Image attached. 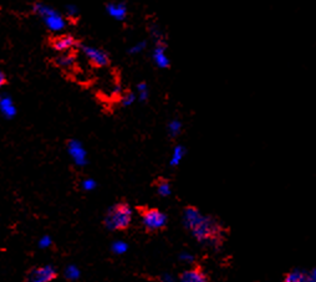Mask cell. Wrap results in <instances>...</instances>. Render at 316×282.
Returning <instances> with one entry per match:
<instances>
[{"label":"cell","mask_w":316,"mask_h":282,"mask_svg":"<svg viewBox=\"0 0 316 282\" xmlns=\"http://www.w3.org/2000/svg\"><path fill=\"white\" fill-rule=\"evenodd\" d=\"M184 228L188 229L198 242L218 247L223 239V228L216 219L207 216L195 207H187L183 210Z\"/></svg>","instance_id":"6da1fadb"},{"label":"cell","mask_w":316,"mask_h":282,"mask_svg":"<svg viewBox=\"0 0 316 282\" xmlns=\"http://www.w3.org/2000/svg\"><path fill=\"white\" fill-rule=\"evenodd\" d=\"M132 218L131 205L126 202H119L108 208L103 224L110 231H123L130 228Z\"/></svg>","instance_id":"7a4b0ae2"},{"label":"cell","mask_w":316,"mask_h":282,"mask_svg":"<svg viewBox=\"0 0 316 282\" xmlns=\"http://www.w3.org/2000/svg\"><path fill=\"white\" fill-rule=\"evenodd\" d=\"M33 10L36 15L43 19L44 24L50 31L60 32L66 27V20L62 18L61 14L57 13L54 8L45 3L36 1L33 6Z\"/></svg>","instance_id":"3957f363"},{"label":"cell","mask_w":316,"mask_h":282,"mask_svg":"<svg viewBox=\"0 0 316 282\" xmlns=\"http://www.w3.org/2000/svg\"><path fill=\"white\" fill-rule=\"evenodd\" d=\"M137 209L140 212L142 225L149 233H157V231L163 230L167 226V215L161 212L160 209L147 207H140Z\"/></svg>","instance_id":"277c9868"},{"label":"cell","mask_w":316,"mask_h":282,"mask_svg":"<svg viewBox=\"0 0 316 282\" xmlns=\"http://www.w3.org/2000/svg\"><path fill=\"white\" fill-rule=\"evenodd\" d=\"M57 270L52 265L34 267L26 275V282H52L56 280Z\"/></svg>","instance_id":"5b68a950"},{"label":"cell","mask_w":316,"mask_h":282,"mask_svg":"<svg viewBox=\"0 0 316 282\" xmlns=\"http://www.w3.org/2000/svg\"><path fill=\"white\" fill-rule=\"evenodd\" d=\"M80 48H81L82 54L87 57L90 62L97 68H105L107 66L108 62H110V57H108V54L101 48L96 47V46L87 45V44H81L80 45Z\"/></svg>","instance_id":"8992f818"},{"label":"cell","mask_w":316,"mask_h":282,"mask_svg":"<svg viewBox=\"0 0 316 282\" xmlns=\"http://www.w3.org/2000/svg\"><path fill=\"white\" fill-rule=\"evenodd\" d=\"M68 153L71 161L77 167H85L89 162L87 159V151L84 144L77 140H70L68 143Z\"/></svg>","instance_id":"52a82bcc"},{"label":"cell","mask_w":316,"mask_h":282,"mask_svg":"<svg viewBox=\"0 0 316 282\" xmlns=\"http://www.w3.org/2000/svg\"><path fill=\"white\" fill-rule=\"evenodd\" d=\"M166 50H167V46H166L162 41H158L157 45L154 46L153 52H152V59H153V62L156 64L157 68H170V57H168Z\"/></svg>","instance_id":"ba28073f"},{"label":"cell","mask_w":316,"mask_h":282,"mask_svg":"<svg viewBox=\"0 0 316 282\" xmlns=\"http://www.w3.org/2000/svg\"><path fill=\"white\" fill-rule=\"evenodd\" d=\"M52 47L56 50L57 52H69L70 50H73L76 46V40L73 35H60L57 38H55L54 40L51 41Z\"/></svg>","instance_id":"9c48e42d"},{"label":"cell","mask_w":316,"mask_h":282,"mask_svg":"<svg viewBox=\"0 0 316 282\" xmlns=\"http://www.w3.org/2000/svg\"><path fill=\"white\" fill-rule=\"evenodd\" d=\"M178 282H208V279L200 267H192L179 275Z\"/></svg>","instance_id":"30bf717a"},{"label":"cell","mask_w":316,"mask_h":282,"mask_svg":"<svg viewBox=\"0 0 316 282\" xmlns=\"http://www.w3.org/2000/svg\"><path fill=\"white\" fill-rule=\"evenodd\" d=\"M0 113L9 119L17 116V106L14 103V99L6 94L0 96Z\"/></svg>","instance_id":"8fae6325"},{"label":"cell","mask_w":316,"mask_h":282,"mask_svg":"<svg viewBox=\"0 0 316 282\" xmlns=\"http://www.w3.org/2000/svg\"><path fill=\"white\" fill-rule=\"evenodd\" d=\"M106 11L111 18L119 20V22H122V20L126 19L128 9L124 3H110L106 6Z\"/></svg>","instance_id":"7c38bea8"},{"label":"cell","mask_w":316,"mask_h":282,"mask_svg":"<svg viewBox=\"0 0 316 282\" xmlns=\"http://www.w3.org/2000/svg\"><path fill=\"white\" fill-rule=\"evenodd\" d=\"M284 282H309V272L301 269H294L288 272Z\"/></svg>","instance_id":"4fadbf2b"},{"label":"cell","mask_w":316,"mask_h":282,"mask_svg":"<svg viewBox=\"0 0 316 282\" xmlns=\"http://www.w3.org/2000/svg\"><path fill=\"white\" fill-rule=\"evenodd\" d=\"M184 156H186V148L181 144L176 145V147L173 148L172 156H170V167H178L179 164H181V162L183 161Z\"/></svg>","instance_id":"5bb4252c"},{"label":"cell","mask_w":316,"mask_h":282,"mask_svg":"<svg viewBox=\"0 0 316 282\" xmlns=\"http://www.w3.org/2000/svg\"><path fill=\"white\" fill-rule=\"evenodd\" d=\"M154 186H156L157 194L160 196H162V198H167V196H170V194H172L170 183L167 179H165V178H160V179L157 180Z\"/></svg>","instance_id":"9a60e30c"},{"label":"cell","mask_w":316,"mask_h":282,"mask_svg":"<svg viewBox=\"0 0 316 282\" xmlns=\"http://www.w3.org/2000/svg\"><path fill=\"white\" fill-rule=\"evenodd\" d=\"M55 62L61 69H71L75 64V57L70 52H62L55 59Z\"/></svg>","instance_id":"2e32d148"},{"label":"cell","mask_w":316,"mask_h":282,"mask_svg":"<svg viewBox=\"0 0 316 282\" xmlns=\"http://www.w3.org/2000/svg\"><path fill=\"white\" fill-rule=\"evenodd\" d=\"M182 128H183V124H182V122L179 121V119H172V121L168 122V124H167L168 135H170V137H172V138H174V137H177V136L181 135Z\"/></svg>","instance_id":"e0dca14e"},{"label":"cell","mask_w":316,"mask_h":282,"mask_svg":"<svg viewBox=\"0 0 316 282\" xmlns=\"http://www.w3.org/2000/svg\"><path fill=\"white\" fill-rule=\"evenodd\" d=\"M136 96H137L138 101L141 102H145L147 101L149 96V90H148V85L146 82H140L136 87Z\"/></svg>","instance_id":"ac0fdd59"},{"label":"cell","mask_w":316,"mask_h":282,"mask_svg":"<svg viewBox=\"0 0 316 282\" xmlns=\"http://www.w3.org/2000/svg\"><path fill=\"white\" fill-rule=\"evenodd\" d=\"M128 249H130V246L123 240H117V241L112 242L111 245V251L116 255H123V254L127 253Z\"/></svg>","instance_id":"d6986e66"},{"label":"cell","mask_w":316,"mask_h":282,"mask_svg":"<svg viewBox=\"0 0 316 282\" xmlns=\"http://www.w3.org/2000/svg\"><path fill=\"white\" fill-rule=\"evenodd\" d=\"M81 276V271L76 265H69L65 269V277L69 281H77Z\"/></svg>","instance_id":"ffe728a7"},{"label":"cell","mask_w":316,"mask_h":282,"mask_svg":"<svg viewBox=\"0 0 316 282\" xmlns=\"http://www.w3.org/2000/svg\"><path fill=\"white\" fill-rule=\"evenodd\" d=\"M136 99H137L136 94H133V92H126V94L121 96V103L124 107H130V106H132L135 103Z\"/></svg>","instance_id":"44dd1931"},{"label":"cell","mask_w":316,"mask_h":282,"mask_svg":"<svg viewBox=\"0 0 316 282\" xmlns=\"http://www.w3.org/2000/svg\"><path fill=\"white\" fill-rule=\"evenodd\" d=\"M81 189L85 191H92L96 189V187H97V183H96V180L92 179V178H86V179H84L81 182Z\"/></svg>","instance_id":"7402d4cb"},{"label":"cell","mask_w":316,"mask_h":282,"mask_svg":"<svg viewBox=\"0 0 316 282\" xmlns=\"http://www.w3.org/2000/svg\"><path fill=\"white\" fill-rule=\"evenodd\" d=\"M146 47H147L146 41H138V43H136L135 45L131 46L128 52L132 55H137V54H141L144 50H146Z\"/></svg>","instance_id":"603a6c76"},{"label":"cell","mask_w":316,"mask_h":282,"mask_svg":"<svg viewBox=\"0 0 316 282\" xmlns=\"http://www.w3.org/2000/svg\"><path fill=\"white\" fill-rule=\"evenodd\" d=\"M51 245H52V239L49 236V235H44V236H41L38 241V246L39 249H41V250L49 249Z\"/></svg>","instance_id":"cb8c5ba5"},{"label":"cell","mask_w":316,"mask_h":282,"mask_svg":"<svg viewBox=\"0 0 316 282\" xmlns=\"http://www.w3.org/2000/svg\"><path fill=\"white\" fill-rule=\"evenodd\" d=\"M178 258L182 262H186V263H193L195 260L194 255H193L192 253H189V251H182V253L179 254Z\"/></svg>","instance_id":"d4e9b609"},{"label":"cell","mask_w":316,"mask_h":282,"mask_svg":"<svg viewBox=\"0 0 316 282\" xmlns=\"http://www.w3.org/2000/svg\"><path fill=\"white\" fill-rule=\"evenodd\" d=\"M65 11L70 18H76L78 15V8L75 4H68L65 6Z\"/></svg>","instance_id":"484cf974"},{"label":"cell","mask_w":316,"mask_h":282,"mask_svg":"<svg viewBox=\"0 0 316 282\" xmlns=\"http://www.w3.org/2000/svg\"><path fill=\"white\" fill-rule=\"evenodd\" d=\"M160 281L161 282H178V279H176L172 274L166 272V274H162V276L160 277Z\"/></svg>","instance_id":"4316f807"},{"label":"cell","mask_w":316,"mask_h":282,"mask_svg":"<svg viewBox=\"0 0 316 282\" xmlns=\"http://www.w3.org/2000/svg\"><path fill=\"white\" fill-rule=\"evenodd\" d=\"M6 75L3 72V71H0V87H3L6 85Z\"/></svg>","instance_id":"83f0119b"},{"label":"cell","mask_w":316,"mask_h":282,"mask_svg":"<svg viewBox=\"0 0 316 282\" xmlns=\"http://www.w3.org/2000/svg\"><path fill=\"white\" fill-rule=\"evenodd\" d=\"M309 282H316V267L309 271Z\"/></svg>","instance_id":"f1b7e54d"}]
</instances>
